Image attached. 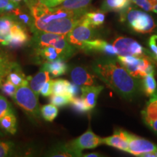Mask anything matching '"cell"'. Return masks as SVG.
<instances>
[{"instance_id": "obj_1", "label": "cell", "mask_w": 157, "mask_h": 157, "mask_svg": "<svg viewBox=\"0 0 157 157\" xmlns=\"http://www.w3.org/2000/svg\"><path fill=\"white\" fill-rule=\"evenodd\" d=\"M93 70L98 78L124 99L131 101L138 95L140 86L137 78L131 76L114 59L97 60L93 64Z\"/></svg>"}, {"instance_id": "obj_2", "label": "cell", "mask_w": 157, "mask_h": 157, "mask_svg": "<svg viewBox=\"0 0 157 157\" xmlns=\"http://www.w3.org/2000/svg\"><path fill=\"white\" fill-rule=\"evenodd\" d=\"M32 33L34 35L31 39L30 44L34 50L44 47H54L61 52L65 60H67L75 53L76 47L68 42L66 35L38 30L32 31Z\"/></svg>"}, {"instance_id": "obj_3", "label": "cell", "mask_w": 157, "mask_h": 157, "mask_svg": "<svg viewBox=\"0 0 157 157\" xmlns=\"http://www.w3.org/2000/svg\"><path fill=\"white\" fill-rule=\"evenodd\" d=\"M117 60L129 74L136 78H143L148 74H155L154 61L147 56H118Z\"/></svg>"}, {"instance_id": "obj_4", "label": "cell", "mask_w": 157, "mask_h": 157, "mask_svg": "<svg viewBox=\"0 0 157 157\" xmlns=\"http://www.w3.org/2000/svg\"><path fill=\"white\" fill-rule=\"evenodd\" d=\"M121 21H126L133 31L141 34L151 33L156 28L154 19L150 15L131 7L121 12Z\"/></svg>"}, {"instance_id": "obj_5", "label": "cell", "mask_w": 157, "mask_h": 157, "mask_svg": "<svg viewBox=\"0 0 157 157\" xmlns=\"http://www.w3.org/2000/svg\"><path fill=\"white\" fill-rule=\"evenodd\" d=\"M13 99L28 114L34 118L40 117L41 109L39 104L38 95L29 85L17 87Z\"/></svg>"}, {"instance_id": "obj_6", "label": "cell", "mask_w": 157, "mask_h": 157, "mask_svg": "<svg viewBox=\"0 0 157 157\" xmlns=\"http://www.w3.org/2000/svg\"><path fill=\"white\" fill-rule=\"evenodd\" d=\"M84 15L80 22L66 34L68 42L78 49L85 42L93 39L95 36L94 27L88 23Z\"/></svg>"}, {"instance_id": "obj_7", "label": "cell", "mask_w": 157, "mask_h": 157, "mask_svg": "<svg viewBox=\"0 0 157 157\" xmlns=\"http://www.w3.org/2000/svg\"><path fill=\"white\" fill-rule=\"evenodd\" d=\"M113 45L118 56H147L152 59V55L150 51L143 48L137 41L129 37H118L114 40Z\"/></svg>"}, {"instance_id": "obj_8", "label": "cell", "mask_w": 157, "mask_h": 157, "mask_svg": "<svg viewBox=\"0 0 157 157\" xmlns=\"http://www.w3.org/2000/svg\"><path fill=\"white\" fill-rule=\"evenodd\" d=\"M68 144L78 156H82V151L95 148L103 144V138L98 136L89 129L83 135L71 141Z\"/></svg>"}, {"instance_id": "obj_9", "label": "cell", "mask_w": 157, "mask_h": 157, "mask_svg": "<svg viewBox=\"0 0 157 157\" xmlns=\"http://www.w3.org/2000/svg\"><path fill=\"white\" fill-rule=\"evenodd\" d=\"M126 137L128 142V153L129 154L140 156L141 154L157 150V146L146 139L135 136L127 132H126Z\"/></svg>"}, {"instance_id": "obj_10", "label": "cell", "mask_w": 157, "mask_h": 157, "mask_svg": "<svg viewBox=\"0 0 157 157\" xmlns=\"http://www.w3.org/2000/svg\"><path fill=\"white\" fill-rule=\"evenodd\" d=\"M141 116L146 126L157 135V89L146 103Z\"/></svg>"}, {"instance_id": "obj_11", "label": "cell", "mask_w": 157, "mask_h": 157, "mask_svg": "<svg viewBox=\"0 0 157 157\" xmlns=\"http://www.w3.org/2000/svg\"><path fill=\"white\" fill-rule=\"evenodd\" d=\"M85 52H97L105 54L109 56H116L117 52L113 44L101 39H92L87 41L80 48Z\"/></svg>"}, {"instance_id": "obj_12", "label": "cell", "mask_w": 157, "mask_h": 157, "mask_svg": "<svg viewBox=\"0 0 157 157\" xmlns=\"http://www.w3.org/2000/svg\"><path fill=\"white\" fill-rule=\"evenodd\" d=\"M19 23L13 15L5 14L0 16V44L7 46L12 33Z\"/></svg>"}, {"instance_id": "obj_13", "label": "cell", "mask_w": 157, "mask_h": 157, "mask_svg": "<svg viewBox=\"0 0 157 157\" xmlns=\"http://www.w3.org/2000/svg\"><path fill=\"white\" fill-rule=\"evenodd\" d=\"M30 41L27 32V29L21 22L17 23L13 30L12 35L7 42V47L10 48L15 49L21 48L25 44H28Z\"/></svg>"}, {"instance_id": "obj_14", "label": "cell", "mask_w": 157, "mask_h": 157, "mask_svg": "<svg viewBox=\"0 0 157 157\" xmlns=\"http://www.w3.org/2000/svg\"><path fill=\"white\" fill-rule=\"evenodd\" d=\"M70 75L72 82L78 86L95 85L96 83V76L81 66L72 68Z\"/></svg>"}, {"instance_id": "obj_15", "label": "cell", "mask_w": 157, "mask_h": 157, "mask_svg": "<svg viewBox=\"0 0 157 157\" xmlns=\"http://www.w3.org/2000/svg\"><path fill=\"white\" fill-rule=\"evenodd\" d=\"M103 89L104 87L101 85L82 86V98L89 111L95 107L98 95Z\"/></svg>"}, {"instance_id": "obj_16", "label": "cell", "mask_w": 157, "mask_h": 157, "mask_svg": "<svg viewBox=\"0 0 157 157\" xmlns=\"http://www.w3.org/2000/svg\"><path fill=\"white\" fill-rule=\"evenodd\" d=\"M103 144H106L123 151L128 152L129 146L126 137V131L116 129L113 135L103 138Z\"/></svg>"}, {"instance_id": "obj_17", "label": "cell", "mask_w": 157, "mask_h": 157, "mask_svg": "<svg viewBox=\"0 0 157 157\" xmlns=\"http://www.w3.org/2000/svg\"><path fill=\"white\" fill-rule=\"evenodd\" d=\"M20 68L18 63L13 60L8 53L0 50V88L5 78L13 71Z\"/></svg>"}, {"instance_id": "obj_18", "label": "cell", "mask_w": 157, "mask_h": 157, "mask_svg": "<svg viewBox=\"0 0 157 157\" xmlns=\"http://www.w3.org/2000/svg\"><path fill=\"white\" fill-rule=\"evenodd\" d=\"M65 61L66 60L63 59H58L53 61L44 62L41 68L48 71L53 77H58L59 76L63 75L67 71L68 66Z\"/></svg>"}, {"instance_id": "obj_19", "label": "cell", "mask_w": 157, "mask_h": 157, "mask_svg": "<svg viewBox=\"0 0 157 157\" xmlns=\"http://www.w3.org/2000/svg\"><path fill=\"white\" fill-rule=\"evenodd\" d=\"M27 78L30 82H29V87L37 95H39L40 94L43 85L50 79V73L47 71L41 68V70L34 77H27Z\"/></svg>"}, {"instance_id": "obj_20", "label": "cell", "mask_w": 157, "mask_h": 157, "mask_svg": "<svg viewBox=\"0 0 157 157\" xmlns=\"http://www.w3.org/2000/svg\"><path fill=\"white\" fill-rule=\"evenodd\" d=\"M34 51L35 55L44 62L53 61L58 59H63L66 60L61 52L54 47H44L42 48L35 49Z\"/></svg>"}, {"instance_id": "obj_21", "label": "cell", "mask_w": 157, "mask_h": 157, "mask_svg": "<svg viewBox=\"0 0 157 157\" xmlns=\"http://www.w3.org/2000/svg\"><path fill=\"white\" fill-rule=\"evenodd\" d=\"M132 0H103L101 10L104 13L122 12L129 7Z\"/></svg>"}, {"instance_id": "obj_22", "label": "cell", "mask_w": 157, "mask_h": 157, "mask_svg": "<svg viewBox=\"0 0 157 157\" xmlns=\"http://www.w3.org/2000/svg\"><path fill=\"white\" fill-rule=\"evenodd\" d=\"M0 127L6 132L15 135L17 132V119L14 111L8 113L0 119Z\"/></svg>"}, {"instance_id": "obj_23", "label": "cell", "mask_w": 157, "mask_h": 157, "mask_svg": "<svg viewBox=\"0 0 157 157\" xmlns=\"http://www.w3.org/2000/svg\"><path fill=\"white\" fill-rule=\"evenodd\" d=\"M47 156L52 157H68V156H78L77 154L70 148L68 144L57 145L53 148H50V151L46 154Z\"/></svg>"}, {"instance_id": "obj_24", "label": "cell", "mask_w": 157, "mask_h": 157, "mask_svg": "<svg viewBox=\"0 0 157 157\" xmlns=\"http://www.w3.org/2000/svg\"><path fill=\"white\" fill-rule=\"evenodd\" d=\"M84 18L88 21L92 26L98 27L101 25L105 21V13L101 10H96V11H88L84 15Z\"/></svg>"}, {"instance_id": "obj_25", "label": "cell", "mask_w": 157, "mask_h": 157, "mask_svg": "<svg viewBox=\"0 0 157 157\" xmlns=\"http://www.w3.org/2000/svg\"><path fill=\"white\" fill-rule=\"evenodd\" d=\"M7 80L10 82L17 87H21V86L29 85L28 78L25 77L21 68L10 72L7 76Z\"/></svg>"}, {"instance_id": "obj_26", "label": "cell", "mask_w": 157, "mask_h": 157, "mask_svg": "<svg viewBox=\"0 0 157 157\" xmlns=\"http://www.w3.org/2000/svg\"><path fill=\"white\" fill-rule=\"evenodd\" d=\"M156 87L157 84L154 78V74H148L143 77L142 87L146 96H151L156 90Z\"/></svg>"}, {"instance_id": "obj_27", "label": "cell", "mask_w": 157, "mask_h": 157, "mask_svg": "<svg viewBox=\"0 0 157 157\" xmlns=\"http://www.w3.org/2000/svg\"><path fill=\"white\" fill-rule=\"evenodd\" d=\"M41 115L47 121H53L58 115V109L53 104H47L43 105L40 109Z\"/></svg>"}, {"instance_id": "obj_28", "label": "cell", "mask_w": 157, "mask_h": 157, "mask_svg": "<svg viewBox=\"0 0 157 157\" xmlns=\"http://www.w3.org/2000/svg\"><path fill=\"white\" fill-rule=\"evenodd\" d=\"M69 84L70 82H68L66 79H63V78H58V79L53 80V84H52V94L53 95H69V93H68Z\"/></svg>"}, {"instance_id": "obj_29", "label": "cell", "mask_w": 157, "mask_h": 157, "mask_svg": "<svg viewBox=\"0 0 157 157\" xmlns=\"http://www.w3.org/2000/svg\"><path fill=\"white\" fill-rule=\"evenodd\" d=\"M93 0H66L61 5L60 7L68 10H78L88 7Z\"/></svg>"}, {"instance_id": "obj_30", "label": "cell", "mask_w": 157, "mask_h": 157, "mask_svg": "<svg viewBox=\"0 0 157 157\" xmlns=\"http://www.w3.org/2000/svg\"><path fill=\"white\" fill-rule=\"evenodd\" d=\"M15 145L13 141H2L0 142V157L15 156Z\"/></svg>"}, {"instance_id": "obj_31", "label": "cell", "mask_w": 157, "mask_h": 157, "mask_svg": "<svg viewBox=\"0 0 157 157\" xmlns=\"http://www.w3.org/2000/svg\"><path fill=\"white\" fill-rule=\"evenodd\" d=\"M72 98L66 95H52L50 98V103L57 107H63L71 103Z\"/></svg>"}, {"instance_id": "obj_32", "label": "cell", "mask_w": 157, "mask_h": 157, "mask_svg": "<svg viewBox=\"0 0 157 157\" xmlns=\"http://www.w3.org/2000/svg\"><path fill=\"white\" fill-rule=\"evenodd\" d=\"M70 104L73 107V109L78 113H84L89 111V109H87V105H85L84 100L82 99V97H74L72 98V101Z\"/></svg>"}, {"instance_id": "obj_33", "label": "cell", "mask_w": 157, "mask_h": 157, "mask_svg": "<svg viewBox=\"0 0 157 157\" xmlns=\"http://www.w3.org/2000/svg\"><path fill=\"white\" fill-rule=\"evenodd\" d=\"M14 111L11 104L4 96L0 95V119L8 113Z\"/></svg>"}, {"instance_id": "obj_34", "label": "cell", "mask_w": 157, "mask_h": 157, "mask_svg": "<svg viewBox=\"0 0 157 157\" xmlns=\"http://www.w3.org/2000/svg\"><path fill=\"white\" fill-rule=\"evenodd\" d=\"M135 5L146 11H152L154 5L157 4V0H132Z\"/></svg>"}, {"instance_id": "obj_35", "label": "cell", "mask_w": 157, "mask_h": 157, "mask_svg": "<svg viewBox=\"0 0 157 157\" xmlns=\"http://www.w3.org/2000/svg\"><path fill=\"white\" fill-rule=\"evenodd\" d=\"M2 91L6 95L9 96V97L13 98L14 96L15 93H16V90L17 89V87L14 85L10 82L6 81L5 82H3V84L1 86Z\"/></svg>"}, {"instance_id": "obj_36", "label": "cell", "mask_w": 157, "mask_h": 157, "mask_svg": "<svg viewBox=\"0 0 157 157\" xmlns=\"http://www.w3.org/2000/svg\"><path fill=\"white\" fill-rule=\"evenodd\" d=\"M148 45L150 48V52L152 55L153 60L157 64V35H153L149 39Z\"/></svg>"}, {"instance_id": "obj_37", "label": "cell", "mask_w": 157, "mask_h": 157, "mask_svg": "<svg viewBox=\"0 0 157 157\" xmlns=\"http://www.w3.org/2000/svg\"><path fill=\"white\" fill-rule=\"evenodd\" d=\"M52 84L53 79H50L43 85L40 92V94L43 97H50L52 95Z\"/></svg>"}, {"instance_id": "obj_38", "label": "cell", "mask_w": 157, "mask_h": 157, "mask_svg": "<svg viewBox=\"0 0 157 157\" xmlns=\"http://www.w3.org/2000/svg\"><path fill=\"white\" fill-rule=\"evenodd\" d=\"M41 3L48 7H55L60 5L66 0H39Z\"/></svg>"}, {"instance_id": "obj_39", "label": "cell", "mask_w": 157, "mask_h": 157, "mask_svg": "<svg viewBox=\"0 0 157 157\" xmlns=\"http://www.w3.org/2000/svg\"><path fill=\"white\" fill-rule=\"evenodd\" d=\"M78 85L76 84L75 83H71L69 84V87H68V93L69 95L71 96L72 98L76 97L78 95V92H79V88L78 87Z\"/></svg>"}, {"instance_id": "obj_40", "label": "cell", "mask_w": 157, "mask_h": 157, "mask_svg": "<svg viewBox=\"0 0 157 157\" xmlns=\"http://www.w3.org/2000/svg\"><path fill=\"white\" fill-rule=\"evenodd\" d=\"M12 0H0V15L5 14L6 8Z\"/></svg>"}, {"instance_id": "obj_41", "label": "cell", "mask_w": 157, "mask_h": 157, "mask_svg": "<svg viewBox=\"0 0 157 157\" xmlns=\"http://www.w3.org/2000/svg\"><path fill=\"white\" fill-rule=\"evenodd\" d=\"M140 156L141 157H157V150L154 151L146 153V154H141Z\"/></svg>"}, {"instance_id": "obj_42", "label": "cell", "mask_w": 157, "mask_h": 157, "mask_svg": "<svg viewBox=\"0 0 157 157\" xmlns=\"http://www.w3.org/2000/svg\"><path fill=\"white\" fill-rule=\"evenodd\" d=\"M82 156L84 157H98L100 156L99 154H97V153H91V154H87L85 155H82Z\"/></svg>"}, {"instance_id": "obj_43", "label": "cell", "mask_w": 157, "mask_h": 157, "mask_svg": "<svg viewBox=\"0 0 157 157\" xmlns=\"http://www.w3.org/2000/svg\"><path fill=\"white\" fill-rule=\"evenodd\" d=\"M22 1L25 2H26L27 0H12V2H15L16 4H20Z\"/></svg>"}, {"instance_id": "obj_44", "label": "cell", "mask_w": 157, "mask_h": 157, "mask_svg": "<svg viewBox=\"0 0 157 157\" xmlns=\"http://www.w3.org/2000/svg\"><path fill=\"white\" fill-rule=\"evenodd\" d=\"M152 11L154 12L155 13H156V14H157V4L156 5H154V8H153Z\"/></svg>"}, {"instance_id": "obj_45", "label": "cell", "mask_w": 157, "mask_h": 157, "mask_svg": "<svg viewBox=\"0 0 157 157\" xmlns=\"http://www.w3.org/2000/svg\"><path fill=\"white\" fill-rule=\"evenodd\" d=\"M2 135H3L2 133L1 132H0V137H1V136H2Z\"/></svg>"}]
</instances>
